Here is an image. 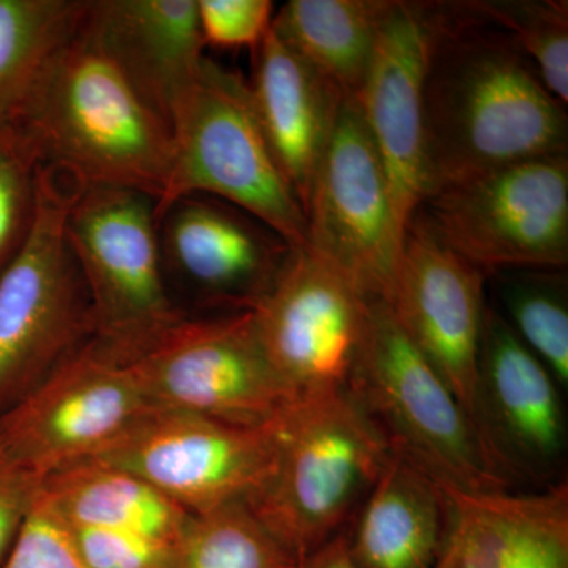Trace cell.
<instances>
[{
    "mask_svg": "<svg viewBox=\"0 0 568 568\" xmlns=\"http://www.w3.org/2000/svg\"><path fill=\"white\" fill-rule=\"evenodd\" d=\"M433 10L424 91L428 196L507 164L567 153V106L514 39L470 18L462 2H433Z\"/></svg>",
    "mask_w": 568,
    "mask_h": 568,
    "instance_id": "cell-1",
    "label": "cell"
},
{
    "mask_svg": "<svg viewBox=\"0 0 568 568\" xmlns=\"http://www.w3.org/2000/svg\"><path fill=\"white\" fill-rule=\"evenodd\" d=\"M20 125L44 164L78 189L133 190L156 203L170 181V125L93 43L82 21L52 58Z\"/></svg>",
    "mask_w": 568,
    "mask_h": 568,
    "instance_id": "cell-2",
    "label": "cell"
},
{
    "mask_svg": "<svg viewBox=\"0 0 568 568\" xmlns=\"http://www.w3.org/2000/svg\"><path fill=\"white\" fill-rule=\"evenodd\" d=\"M278 436L274 474L246 506L298 562L343 532L392 450L347 388L294 403Z\"/></svg>",
    "mask_w": 568,
    "mask_h": 568,
    "instance_id": "cell-3",
    "label": "cell"
},
{
    "mask_svg": "<svg viewBox=\"0 0 568 568\" xmlns=\"http://www.w3.org/2000/svg\"><path fill=\"white\" fill-rule=\"evenodd\" d=\"M173 166L155 216L190 194L248 212L294 248L306 245V216L257 121L248 82L205 58L170 115Z\"/></svg>",
    "mask_w": 568,
    "mask_h": 568,
    "instance_id": "cell-4",
    "label": "cell"
},
{
    "mask_svg": "<svg viewBox=\"0 0 568 568\" xmlns=\"http://www.w3.org/2000/svg\"><path fill=\"white\" fill-rule=\"evenodd\" d=\"M347 390L388 447L440 485L506 491L508 480L450 388L402 331L386 302H368L364 345Z\"/></svg>",
    "mask_w": 568,
    "mask_h": 568,
    "instance_id": "cell-5",
    "label": "cell"
},
{
    "mask_svg": "<svg viewBox=\"0 0 568 568\" xmlns=\"http://www.w3.org/2000/svg\"><path fill=\"white\" fill-rule=\"evenodd\" d=\"M77 192L43 164L31 230L0 272V416L92 338L91 302L67 239Z\"/></svg>",
    "mask_w": 568,
    "mask_h": 568,
    "instance_id": "cell-6",
    "label": "cell"
},
{
    "mask_svg": "<svg viewBox=\"0 0 568 568\" xmlns=\"http://www.w3.org/2000/svg\"><path fill=\"white\" fill-rule=\"evenodd\" d=\"M65 227L91 302L93 342L132 362L189 316L164 278L151 196L78 189Z\"/></svg>",
    "mask_w": 568,
    "mask_h": 568,
    "instance_id": "cell-7",
    "label": "cell"
},
{
    "mask_svg": "<svg viewBox=\"0 0 568 568\" xmlns=\"http://www.w3.org/2000/svg\"><path fill=\"white\" fill-rule=\"evenodd\" d=\"M422 209L440 237L481 272L568 263V153L448 183Z\"/></svg>",
    "mask_w": 568,
    "mask_h": 568,
    "instance_id": "cell-8",
    "label": "cell"
},
{
    "mask_svg": "<svg viewBox=\"0 0 568 568\" xmlns=\"http://www.w3.org/2000/svg\"><path fill=\"white\" fill-rule=\"evenodd\" d=\"M130 364L160 409L264 426L297 403L268 362L252 312L185 316Z\"/></svg>",
    "mask_w": 568,
    "mask_h": 568,
    "instance_id": "cell-9",
    "label": "cell"
},
{
    "mask_svg": "<svg viewBox=\"0 0 568 568\" xmlns=\"http://www.w3.org/2000/svg\"><path fill=\"white\" fill-rule=\"evenodd\" d=\"M152 409L132 364L91 338L0 416V444L43 481L95 459Z\"/></svg>",
    "mask_w": 568,
    "mask_h": 568,
    "instance_id": "cell-10",
    "label": "cell"
},
{
    "mask_svg": "<svg viewBox=\"0 0 568 568\" xmlns=\"http://www.w3.org/2000/svg\"><path fill=\"white\" fill-rule=\"evenodd\" d=\"M280 418L239 426L155 407L95 459L144 478L190 514H203L246 503L267 484L278 459Z\"/></svg>",
    "mask_w": 568,
    "mask_h": 568,
    "instance_id": "cell-11",
    "label": "cell"
},
{
    "mask_svg": "<svg viewBox=\"0 0 568 568\" xmlns=\"http://www.w3.org/2000/svg\"><path fill=\"white\" fill-rule=\"evenodd\" d=\"M368 302L334 264L308 246L294 250L252 313L264 353L295 402L349 387Z\"/></svg>",
    "mask_w": 568,
    "mask_h": 568,
    "instance_id": "cell-12",
    "label": "cell"
},
{
    "mask_svg": "<svg viewBox=\"0 0 568 568\" xmlns=\"http://www.w3.org/2000/svg\"><path fill=\"white\" fill-rule=\"evenodd\" d=\"M305 216V246L339 268L368 301H386L405 234L354 99L342 104Z\"/></svg>",
    "mask_w": 568,
    "mask_h": 568,
    "instance_id": "cell-13",
    "label": "cell"
},
{
    "mask_svg": "<svg viewBox=\"0 0 568 568\" xmlns=\"http://www.w3.org/2000/svg\"><path fill=\"white\" fill-rule=\"evenodd\" d=\"M484 284V272L459 256L418 209L406 226L398 267L384 302L480 436L478 354L487 315Z\"/></svg>",
    "mask_w": 568,
    "mask_h": 568,
    "instance_id": "cell-14",
    "label": "cell"
},
{
    "mask_svg": "<svg viewBox=\"0 0 568 568\" xmlns=\"http://www.w3.org/2000/svg\"><path fill=\"white\" fill-rule=\"evenodd\" d=\"M156 226L174 302L181 294L223 313L252 312L295 250L256 216L205 194L174 201L156 216Z\"/></svg>",
    "mask_w": 568,
    "mask_h": 568,
    "instance_id": "cell-15",
    "label": "cell"
},
{
    "mask_svg": "<svg viewBox=\"0 0 568 568\" xmlns=\"http://www.w3.org/2000/svg\"><path fill=\"white\" fill-rule=\"evenodd\" d=\"M435 32L433 2L392 0L354 102L386 171L399 230L428 196L424 91Z\"/></svg>",
    "mask_w": 568,
    "mask_h": 568,
    "instance_id": "cell-16",
    "label": "cell"
},
{
    "mask_svg": "<svg viewBox=\"0 0 568 568\" xmlns=\"http://www.w3.org/2000/svg\"><path fill=\"white\" fill-rule=\"evenodd\" d=\"M559 384L506 317L487 308L478 354L481 436L504 477L548 473L562 457L566 422Z\"/></svg>",
    "mask_w": 568,
    "mask_h": 568,
    "instance_id": "cell-17",
    "label": "cell"
},
{
    "mask_svg": "<svg viewBox=\"0 0 568 568\" xmlns=\"http://www.w3.org/2000/svg\"><path fill=\"white\" fill-rule=\"evenodd\" d=\"M82 29L170 125L205 59L196 0H92Z\"/></svg>",
    "mask_w": 568,
    "mask_h": 568,
    "instance_id": "cell-18",
    "label": "cell"
},
{
    "mask_svg": "<svg viewBox=\"0 0 568 568\" xmlns=\"http://www.w3.org/2000/svg\"><path fill=\"white\" fill-rule=\"evenodd\" d=\"M450 523L433 568H568V488L534 495L443 485Z\"/></svg>",
    "mask_w": 568,
    "mask_h": 568,
    "instance_id": "cell-19",
    "label": "cell"
},
{
    "mask_svg": "<svg viewBox=\"0 0 568 568\" xmlns=\"http://www.w3.org/2000/svg\"><path fill=\"white\" fill-rule=\"evenodd\" d=\"M253 55L248 89L257 121L305 212L346 97L272 28Z\"/></svg>",
    "mask_w": 568,
    "mask_h": 568,
    "instance_id": "cell-20",
    "label": "cell"
},
{
    "mask_svg": "<svg viewBox=\"0 0 568 568\" xmlns=\"http://www.w3.org/2000/svg\"><path fill=\"white\" fill-rule=\"evenodd\" d=\"M448 523L450 504L443 485L392 452L347 538L361 568H433Z\"/></svg>",
    "mask_w": 568,
    "mask_h": 568,
    "instance_id": "cell-21",
    "label": "cell"
},
{
    "mask_svg": "<svg viewBox=\"0 0 568 568\" xmlns=\"http://www.w3.org/2000/svg\"><path fill=\"white\" fill-rule=\"evenodd\" d=\"M40 495L63 525L122 530L166 545L178 544L192 517L144 478L99 459L51 474Z\"/></svg>",
    "mask_w": 568,
    "mask_h": 568,
    "instance_id": "cell-22",
    "label": "cell"
},
{
    "mask_svg": "<svg viewBox=\"0 0 568 568\" xmlns=\"http://www.w3.org/2000/svg\"><path fill=\"white\" fill-rule=\"evenodd\" d=\"M392 0H291L272 31L347 99H355L372 62L377 29Z\"/></svg>",
    "mask_w": 568,
    "mask_h": 568,
    "instance_id": "cell-23",
    "label": "cell"
},
{
    "mask_svg": "<svg viewBox=\"0 0 568 568\" xmlns=\"http://www.w3.org/2000/svg\"><path fill=\"white\" fill-rule=\"evenodd\" d=\"M82 0H0V126L20 125L52 58L80 29Z\"/></svg>",
    "mask_w": 568,
    "mask_h": 568,
    "instance_id": "cell-24",
    "label": "cell"
},
{
    "mask_svg": "<svg viewBox=\"0 0 568 568\" xmlns=\"http://www.w3.org/2000/svg\"><path fill=\"white\" fill-rule=\"evenodd\" d=\"M297 560L276 541L244 500L224 504L186 523L171 568H295Z\"/></svg>",
    "mask_w": 568,
    "mask_h": 568,
    "instance_id": "cell-25",
    "label": "cell"
},
{
    "mask_svg": "<svg viewBox=\"0 0 568 568\" xmlns=\"http://www.w3.org/2000/svg\"><path fill=\"white\" fill-rule=\"evenodd\" d=\"M506 321L547 366L559 387L568 386V298L564 268L496 272Z\"/></svg>",
    "mask_w": 568,
    "mask_h": 568,
    "instance_id": "cell-26",
    "label": "cell"
},
{
    "mask_svg": "<svg viewBox=\"0 0 568 568\" xmlns=\"http://www.w3.org/2000/svg\"><path fill=\"white\" fill-rule=\"evenodd\" d=\"M474 20L506 32L536 67L545 88L568 103V3L566 0H470Z\"/></svg>",
    "mask_w": 568,
    "mask_h": 568,
    "instance_id": "cell-27",
    "label": "cell"
},
{
    "mask_svg": "<svg viewBox=\"0 0 568 568\" xmlns=\"http://www.w3.org/2000/svg\"><path fill=\"white\" fill-rule=\"evenodd\" d=\"M43 164L39 145L24 126H0V272L31 230Z\"/></svg>",
    "mask_w": 568,
    "mask_h": 568,
    "instance_id": "cell-28",
    "label": "cell"
},
{
    "mask_svg": "<svg viewBox=\"0 0 568 568\" xmlns=\"http://www.w3.org/2000/svg\"><path fill=\"white\" fill-rule=\"evenodd\" d=\"M63 528L69 532L78 556L89 568L173 567L175 545L122 530L67 525Z\"/></svg>",
    "mask_w": 568,
    "mask_h": 568,
    "instance_id": "cell-29",
    "label": "cell"
},
{
    "mask_svg": "<svg viewBox=\"0 0 568 568\" xmlns=\"http://www.w3.org/2000/svg\"><path fill=\"white\" fill-rule=\"evenodd\" d=\"M205 47L254 50L271 31V0H196Z\"/></svg>",
    "mask_w": 568,
    "mask_h": 568,
    "instance_id": "cell-30",
    "label": "cell"
},
{
    "mask_svg": "<svg viewBox=\"0 0 568 568\" xmlns=\"http://www.w3.org/2000/svg\"><path fill=\"white\" fill-rule=\"evenodd\" d=\"M0 568H89L78 556L61 519L40 491L9 558Z\"/></svg>",
    "mask_w": 568,
    "mask_h": 568,
    "instance_id": "cell-31",
    "label": "cell"
},
{
    "mask_svg": "<svg viewBox=\"0 0 568 568\" xmlns=\"http://www.w3.org/2000/svg\"><path fill=\"white\" fill-rule=\"evenodd\" d=\"M40 485L39 478L22 469L0 444V567L31 514Z\"/></svg>",
    "mask_w": 568,
    "mask_h": 568,
    "instance_id": "cell-32",
    "label": "cell"
},
{
    "mask_svg": "<svg viewBox=\"0 0 568 568\" xmlns=\"http://www.w3.org/2000/svg\"><path fill=\"white\" fill-rule=\"evenodd\" d=\"M295 568H361L351 552L347 534L339 532L312 555L298 560Z\"/></svg>",
    "mask_w": 568,
    "mask_h": 568,
    "instance_id": "cell-33",
    "label": "cell"
}]
</instances>
